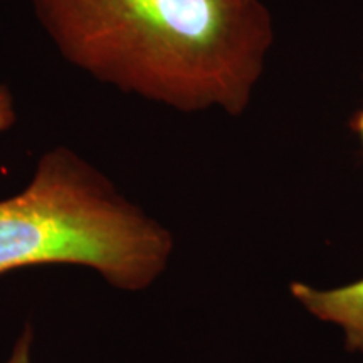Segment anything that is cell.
Instances as JSON below:
<instances>
[{
  "instance_id": "2",
  "label": "cell",
  "mask_w": 363,
  "mask_h": 363,
  "mask_svg": "<svg viewBox=\"0 0 363 363\" xmlns=\"http://www.w3.org/2000/svg\"><path fill=\"white\" fill-rule=\"evenodd\" d=\"M172 251L170 230L69 147L48 150L29 184L0 201V276L74 264L113 288L142 291L167 269Z\"/></svg>"
},
{
  "instance_id": "3",
  "label": "cell",
  "mask_w": 363,
  "mask_h": 363,
  "mask_svg": "<svg viewBox=\"0 0 363 363\" xmlns=\"http://www.w3.org/2000/svg\"><path fill=\"white\" fill-rule=\"evenodd\" d=\"M289 289L303 310L342 333L348 350L363 353V278L333 288L293 283Z\"/></svg>"
},
{
  "instance_id": "1",
  "label": "cell",
  "mask_w": 363,
  "mask_h": 363,
  "mask_svg": "<svg viewBox=\"0 0 363 363\" xmlns=\"http://www.w3.org/2000/svg\"><path fill=\"white\" fill-rule=\"evenodd\" d=\"M40 29L98 83L182 113L242 115L264 74V0H29Z\"/></svg>"
},
{
  "instance_id": "5",
  "label": "cell",
  "mask_w": 363,
  "mask_h": 363,
  "mask_svg": "<svg viewBox=\"0 0 363 363\" xmlns=\"http://www.w3.org/2000/svg\"><path fill=\"white\" fill-rule=\"evenodd\" d=\"M33 340H34V331L33 326L26 325L24 331L19 338H17L16 345H13L12 355L9 357L6 363H33L30 362V352H33Z\"/></svg>"
},
{
  "instance_id": "4",
  "label": "cell",
  "mask_w": 363,
  "mask_h": 363,
  "mask_svg": "<svg viewBox=\"0 0 363 363\" xmlns=\"http://www.w3.org/2000/svg\"><path fill=\"white\" fill-rule=\"evenodd\" d=\"M17 101L7 84L0 83V135L17 123Z\"/></svg>"
},
{
  "instance_id": "6",
  "label": "cell",
  "mask_w": 363,
  "mask_h": 363,
  "mask_svg": "<svg viewBox=\"0 0 363 363\" xmlns=\"http://www.w3.org/2000/svg\"><path fill=\"white\" fill-rule=\"evenodd\" d=\"M352 130L355 131V135L358 136V140H360L362 148H363V108H362L360 111L357 113L355 116H353V120H352Z\"/></svg>"
}]
</instances>
